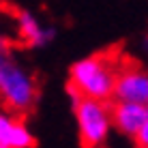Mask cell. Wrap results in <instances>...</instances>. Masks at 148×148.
I'll use <instances>...</instances> for the list:
<instances>
[{"instance_id":"1","label":"cell","mask_w":148,"mask_h":148,"mask_svg":"<svg viewBox=\"0 0 148 148\" xmlns=\"http://www.w3.org/2000/svg\"><path fill=\"white\" fill-rule=\"evenodd\" d=\"M120 64L110 52L90 54L86 58H79L69 69V86L77 92L82 99L92 101H112L114 79Z\"/></svg>"},{"instance_id":"2","label":"cell","mask_w":148,"mask_h":148,"mask_svg":"<svg viewBox=\"0 0 148 148\" xmlns=\"http://www.w3.org/2000/svg\"><path fill=\"white\" fill-rule=\"evenodd\" d=\"M39 97L37 79L9 52H0V103L9 114H28Z\"/></svg>"},{"instance_id":"3","label":"cell","mask_w":148,"mask_h":148,"mask_svg":"<svg viewBox=\"0 0 148 148\" xmlns=\"http://www.w3.org/2000/svg\"><path fill=\"white\" fill-rule=\"evenodd\" d=\"M112 103L79 99L73 105L75 127L82 148H105L112 129Z\"/></svg>"},{"instance_id":"4","label":"cell","mask_w":148,"mask_h":148,"mask_svg":"<svg viewBox=\"0 0 148 148\" xmlns=\"http://www.w3.org/2000/svg\"><path fill=\"white\" fill-rule=\"evenodd\" d=\"M112 103L148 105V73L137 64L120 67L114 79Z\"/></svg>"},{"instance_id":"5","label":"cell","mask_w":148,"mask_h":148,"mask_svg":"<svg viewBox=\"0 0 148 148\" xmlns=\"http://www.w3.org/2000/svg\"><path fill=\"white\" fill-rule=\"evenodd\" d=\"M112 129H116L125 137L133 140V135L148 125V105L135 103H112Z\"/></svg>"},{"instance_id":"6","label":"cell","mask_w":148,"mask_h":148,"mask_svg":"<svg viewBox=\"0 0 148 148\" xmlns=\"http://www.w3.org/2000/svg\"><path fill=\"white\" fill-rule=\"evenodd\" d=\"M15 24H17V34L26 47H45L56 37V28L43 26L39 22V17L32 11H28V9H19L17 11Z\"/></svg>"},{"instance_id":"7","label":"cell","mask_w":148,"mask_h":148,"mask_svg":"<svg viewBox=\"0 0 148 148\" xmlns=\"http://www.w3.org/2000/svg\"><path fill=\"white\" fill-rule=\"evenodd\" d=\"M37 137L22 118L0 110V148H34Z\"/></svg>"},{"instance_id":"8","label":"cell","mask_w":148,"mask_h":148,"mask_svg":"<svg viewBox=\"0 0 148 148\" xmlns=\"http://www.w3.org/2000/svg\"><path fill=\"white\" fill-rule=\"evenodd\" d=\"M133 144L137 148H148V125H144L140 131L133 135Z\"/></svg>"},{"instance_id":"9","label":"cell","mask_w":148,"mask_h":148,"mask_svg":"<svg viewBox=\"0 0 148 148\" xmlns=\"http://www.w3.org/2000/svg\"><path fill=\"white\" fill-rule=\"evenodd\" d=\"M0 52H9V45H7V39H4V34L0 32Z\"/></svg>"}]
</instances>
